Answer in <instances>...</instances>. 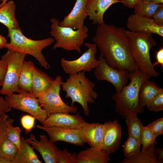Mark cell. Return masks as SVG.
I'll return each mask as SVG.
<instances>
[{
  "label": "cell",
  "instance_id": "41",
  "mask_svg": "<svg viewBox=\"0 0 163 163\" xmlns=\"http://www.w3.org/2000/svg\"><path fill=\"white\" fill-rule=\"evenodd\" d=\"M156 58L157 61L153 64V66L161 65L163 67V48L161 47L156 52Z\"/></svg>",
  "mask_w": 163,
  "mask_h": 163
},
{
  "label": "cell",
  "instance_id": "26",
  "mask_svg": "<svg viewBox=\"0 0 163 163\" xmlns=\"http://www.w3.org/2000/svg\"><path fill=\"white\" fill-rule=\"evenodd\" d=\"M155 146L151 145L143 151L125 157L120 163H158L154 152Z\"/></svg>",
  "mask_w": 163,
  "mask_h": 163
},
{
  "label": "cell",
  "instance_id": "44",
  "mask_svg": "<svg viewBox=\"0 0 163 163\" xmlns=\"http://www.w3.org/2000/svg\"><path fill=\"white\" fill-rule=\"evenodd\" d=\"M7 43V40L5 37L0 34V49L5 48Z\"/></svg>",
  "mask_w": 163,
  "mask_h": 163
},
{
  "label": "cell",
  "instance_id": "24",
  "mask_svg": "<svg viewBox=\"0 0 163 163\" xmlns=\"http://www.w3.org/2000/svg\"><path fill=\"white\" fill-rule=\"evenodd\" d=\"M163 91V89L160 88L156 82L148 80L142 84L139 91L138 104L142 107L146 105L159 93Z\"/></svg>",
  "mask_w": 163,
  "mask_h": 163
},
{
  "label": "cell",
  "instance_id": "33",
  "mask_svg": "<svg viewBox=\"0 0 163 163\" xmlns=\"http://www.w3.org/2000/svg\"><path fill=\"white\" fill-rule=\"evenodd\" d=\"M77 154L70 153L66 149L63 150L58 149L57 158L58 163H77Z\"/></svg>",
  "mask_w": 163,
  "mask_h": 163
},
{
  "label": "cell",
  "instance_id": "4",
  "mask_svg": "<svg viewBox=\"0 0 163 163\" xmlns=\"http://www.w3.org/2000/svg\"><path fill=\"white\" fill-rule=\"evenodd\" d=\"M8 37L10 38V42L6 44L5 48L11 51L31 55L41 66L46 69L50 67L42 51L53 43V38L50 37L40 40H33L25 36L20 28L8 29Z\"/></svg>",
  "mask_w": 163,
  "mask_h": 163
},
{
  "label": "cell",
  "instance_id": "20",
  "mask_svg": "<svg viewBox=\"0 0 163 163\" xmlns=\"http://www.w3.org/2000/svg\"><path fill=\"white\" fill-rule=\"evenodd\" d=\"M54 80L48 74L35 66L32 73V93L37 98L50 88Z\"/></svg>",
  "mask_w": 163,
  "mask_h": 163
},
{
  "label": "cell",
  "instance_id": "31",
  "mask_svg": "<svg viewBox=\"0 0 163 163\" xmlns=\"http://www.w3.org/2000/svg\"><path fill=\"white\" fill-rule=\"evenodd\" d=\"M141 141L136 138L129 136L127 140L122 145L123 151L125 157L140 152Z\"/></svg>",
  "mask_w": 163,
  "mask_h": 163
},
{
  "label": "cell",
  "instance_id": "36",
  "mask_svg": "<svg viewBox=\"0 0 163 163\" xmlns=\"http://www.w3.org/2000/svg\"><path fill=\"white\" fill-rule=\"evenodd\" d=\"M36 119L33 116L29 115L23 116L21 119V122L26 133L30 132L34 128Z\"/></svg>",
  "mask_w": 163,
  "mask_h": 163
},
{
  "label": "cell",
  "instance_id": "38",
  "mask_svg": "<svg viewBox=\"0 0 163 163\" xmlns=\"http://www.w3.org/2000/svg\"><path fill=\"white\" fill-rule=\"evenodd\" d=\"M8 68L7 63L2 59H0V87L3 85L5 78Z\"/></svg>",
  "mask_w": 163,
  "mask_h": 163
},
{
  "label": "cell",
  "instance_id": "22",
  "mask_svg": "<svg viewBox=\"0 0 163 163\" xmlns=\"http://www.w3.org/2000/svg\"><path fill=\"white\" fill-rule=\"evenodd\" d=\"M13 163H41L34 149L22 137H21L19 148L18 149Z\"/></svg>",
  "mask_w": 163,
  "mask_h": 163
},
{
  "label": "cell",
  "instance_id": "30",
  "mask_svg": "<svg viewBox=\"0 0 163 163\" xmlns=\"http://www.w3.org/2000/svg\"><path fill=\"white\" fill-rule=\"evenodd\" d=\"M14 121V120L11 118L7 120L5 125V128L9 139L18 149L21 142V133L22 131L19 126H13Z\"/></svg>",
  "mask_w": 163,
  "mask_h": 163
},
{
  "label": "cell",
  "instance_id": "5",
  "mask_svg": "<svg viewBox=\"0 0 163 163\" xmlns=\"http://www.w3.org/2000/svg\"><path fill=\"white\" fill-rule=\"evenodd\" d=\"M132 56L140 70L151 77H157L159 74L154 69L150 58V51L156 45L150 33L126 30Z\"/></svg>",
  "mask_w": 163,
  "mask_h": 163
},
{
  "label": "cell",
  "instance_id": "13",
  "mask_svg": "<svg viewBox=\"0 0 163 163\" xmlns=\"http://www.w3.org/2000/svg\"><path fill=\"white\" fill-rule=\"evenodd\" d=\"M37 127L46 132L50 137V140L53 143L62 141L79 146H83L85 143L81 136L80 129L45 127L39 125Z\"/></svg>",
  "mask_w": 163,
  "mask_h": 163
},
{
  "label": "cell",
  "instance_id": "15",
  "mask_svg": "<svg viewBox=\"0 0 163 163\" xmlns=\"http://www.w3.org/2000/svg\"><path fill=\"white\" fill-rule=\"evenodd\" d=\"M39 138L40 141H37L35 135L31 133L26 139L39 153L45 163H58L57 154L58 149L46 136L40 135Z\"/></svg>",
  "mask_w": 163,
  "mask_h": 163
},
{
  "label": "cell",
  "instance_id": "46",
  "mask_svg": "<svg viewBox=\"0 0 163 163\" xmlns=\"http://www.w3.org/2000/svg\"><path fill=\"white\" fill-rule=\"evenodd\" d=\"M0 163H11V162L6 159L0 156Z\"/></svg>",
  "mask_w": 163,
  "mask_h": 163
},
{
  "label": "cell",
  "instance_id": "19",
  "mask_svg": "<svg viewBox=\"0 0 163 163\" xmlns=\"http://www.w3.org/2000/svg\"><path fill=\"white\" fill-rule=\"evenodd\" d=\"M121 2L119 0H88L86 11L88 19L94 24L104 22V15L107 10L113 4Z\"/></svg>",
  "mask_w": 163,
  "mask_h": 163
},
{
  "label": "cell",
  "instance_id": "3",
  "mask_svg": "<svg viewBox=\"0 0 163 163\" xmlns=\"http://www.w3.org/2000/svg\"><path fill=\"white\" fill-rule=\"evenodd\" d=\"M84 71L69 74V77L62 85L66 92L65 98H70L71 105L75 102L81 105L85 115L88 116L90 110L88 103L92 104L97 94L94 89V83L86 76Z\"/></svg>",
  "mask_w": 163,
  "mask_h": 163
},
{
  "label": "cell",
  "instance_id": "27",
  "mask_svg": "<svg viewBox=\"0 0 163 163\" xmlns=\"http://www.w3.org/2000/svg\"><path fill=\"white\" fill-rule=\"evenodd\" d=\"M18 149L16 146L9 139L5 132L0 139V156L13 163Z\"/></svg>",
  "mask_w": 163,
  "mask_h": 163
},
{
  "label": "cell",
  "instance_id": "47",
  "mask_svg": "<svg viewBox=\"0 0 163 163\" xmlns=\"http://www.w3.org/2000/svg\"><path fill=\"white\" fill-rule=\"evenodd\" d=\"M8 0H0L1 3L0 4V7H1L4 4L8 2Z\"/></svg>",
  "mask_w": 163,
  "mask_h": 163
},
{
  "label": "cell",
  "instance_id": "18",
  "mask_svg": "<svg viewBox=\"0 0 163 163\" xmlns=\"http://www.w3.org/2000/svg\"><path fill=\"white\" fill-rule=\"evenodd\" d=\"M104 124L93 123L87 124L80 129L81 136L91 147L101 149L104 133Z\"/></svg>",
  "mask_w": 163,
  "mask_h": 163
},
{
  "label": "cell",
  "instance_id": "35",
  "mask_svg": "<svg viewBox=\"0 0 163 163\" xmlns=\"http://www.w3.org/2000/svg\"><path fill=\"white\" fill-rule=\"evenodd\" d=\"M146 126L156 137L161 135L163 133V118H158L149 123Z\"/></svg>",
  "mask_w": 163,
  "mask_h": 163
},
{
  "label": "cell",
  "instance_id": "42",
  "mask_svg": "<svg viewBox=\"0 0 163 163\" xmlns=\"http://www.w3.org/2000/svg\"><path fill=\"white\" fill-rule=\"evenodd\" d=\"M154 151L156 160L158 163H162L163 162V148H158L155 147Z\"/></svg>",
  "mask_w": 163,
  "mask_h": 163
},
{
  "label": "cell",
  "instance_id": "29",
  "mask_svg": "<svg viewBox=\"0 0 163 163\" xmlns=\"http://www.w3.org/2000/svg\"><path fill=\"white\" fill-rule=\"evenodd\" d=\"M125 119L129 136L133 137L141 141L142 131L144 126L137 117V114H131Z\"/></svg>",
  "mask_w": 163,
  "mask_h": 163
},
{
  "label": "cell",
  "instance_id": "45",
  "mask_svg": "<svg viewBox=\"0 0 163 163\" xmlns=\"http://www.w3.org/2000/svg\"><path fill=\"white\" fill-rule=\"evenodd\" d=\"M149 2L157 4H163V0H142Z\"/></svg>",
  "mask_w": 163,
  "mask_h": 163
},
{
  "label": "cell",
  "instance_id": "11",
  "mask_svg": "<svg viewBox=\"0 0 163 163\" xmlns=\"http://www.w3.org/2000/svg\"><path fill=\"white\" fill-rule=\"evenodd\" d=\"M99 63L95 68L94 75L97 80H105L112 84L116 92L126 85L129 79L130 72L120 70L109 66L100 53L98 59Z\"/></svg>",
  "mask_w": 163,
  "mask_h": 163
},
{
  "label": "cell",
  "instance_id": "6",
  "mask_svg": "<svg viewBox=\"0 0 163 163\" xmlns=\"http://www.w3.org/2000/svg\"><path fill=\"white\" fill-rule=\"evenodd\" d=\"M50 21L51 24L50 33L56 40L53 49L61 48L67 51L74 50L81 53V47L88 36L87 27L84 25L82 28L75 30L70 27L59 26V22L56 18H52Z\"/></svg>",
  "mask_w": 163,
  "mask_h": 163
},
{
  "label": "cell",
  "instance_id": "39",
  "mask_svg": "<svg viewBox=\"0 0 163 163\" xmlns=\"http://www.w3.org/2000/svg\"><path fill=\"white\" fill-rule=\"evenodd\" d=\"M11 108L3 97L0 96V117L10 112Z\"/></svg>",
  "mask_w": 163,
  "mask_h": 163
},
{
  "label": "cell",
  "instance_id": "2",
  "mask_svg": "<svg viewBox=\"0 0 163 163\" xmlns=\"http://www.w3.org/2000/svg\"><path fill=\"white\" fill-rule=\"evenodd\" d=\"M151 77L140 70L131 72L129 83L112 96L115 111L122 118L125 119L131 114L137 115L144 112V107L138 104L139 91L142 83Z\"/></svg>",
  "mask_w": 163,
  "mask_h": 163
},
{
  "label": "cell",
  "instance_id": "25",
  "mask_svg": "<svg viewBox=\"0 0 163 163\" xmlns=\"http://www.w3.org/2000/svg\"><path fill=\"white\" fill-rule=\"evenodd\" d=\"M32 61L24 60L20 74L18 82L19 93L32 92L33 71L35 67Z\"/></svg>",
  "mask_w": 163,
  "mask_h": 163
},
{
  "label": "cell",
  "instance_id": "14",
  "mask_svg": "<svg viewBox=\"0 0 163 163\" xmlns=\"http://www.w3.org/2000/svg\"><path fill=\"white\" fill-rule=\"evenodd\" d=\"M105 130L101 150L110 155L119 148L121 139V127L117 120L104 123Z\"/></svg>",
  "mask_w": 163,
  "mask_h": 163
},
{
  "label": "cell",
  "instance_id": "23",
  "mask_svg": "<svg viewBox=\"0 0 163 163\" xmlns=\"http://www.w3.org/2000/svg\"><path fill=\"white\" fill-rule=\"evenodd\" d=\"M16 6L12 0L8 1L0 7V23L8 29L20 28L15 16Z\"/></svg>",
  "mask_w": 163,
  "mask_h": 163
},
{
  "label": "cell",
  "instance_id": "43",
  "mask_svg": "<svg viewBox=\"0 0 163 163\" xmlns=\"http://www.w3.org/2000/svg\"><path fill=\"white\" fill-rule=\"evenodd\" d=\"M138 0H121V3L127 8H133L135 4Z\"/></svg>",
  "mask_w": 163,
  "mask_h": 163
},
{
  "label": "cell",
  "instance_id": "16",
  "mask_svg": "<svg viewBox=\"0 0 163 163\" xmlns=\"http://www.w3.org/2000/svg\"><path fill=\"white\" fill-rule=\"evenodd\" d=\"M127 27L131 31L150 33L163 37V26L156 24L152 18L134 14L128 18Z\"/></svg>",
  "mask_w": 163,
  "mask_h": 163
},
{
  "label": "cell",
  "instance_id": "34",
  "mask_svg": "<svg viewBox=\"0 0 163 163\" xmlns=\"http://www.w3.org/2000/svg\"><path fill=\"white\" fill-rule=\"evenodd\" d=\"M150 111L158 112L163 110V91L159 93L146 105Z\"/></svg>",
  "mask_w": 163,
  "mask_h": 163
},
{
  "label": "cell",
  "instance_id": "9",
  "mask_svg": "<svg viewBox=\"0 0 163 163\" xmlns=\"http://www.w3.org/2000/svg\"><path fill=\"white\" fill-rule=\"evenodd\" d=\"M5 99L11 108L26 112L42 124L47 113L40 106L37 97L32 92H24L6 95Z\"/></svg>",
  "mask_w": 163,
  "mask_h": 163
},
{
  "label": "cell",
  "instance_id": "37",
  "mask_svg": "<svg viewBox=\"0 0 163 163\" xmlns=\"http://www.w3.org/2000/svg\"><path fill=\"white\" fill-rule=\"evenodd\" d=\"M152 18L156 24L163 26V4L157 8Z\"/></svg>",
  "mask_w": 163,
  "mask_h": 163
},
{
  "label": "cell",
  "instance_id": "12",
  "mask_svg": "<svg viewBox=\"0 0 163 163\" xmlns=\"http://www.w3.org/2000/svg\"><path fill=\"white\" fill-rule=\"evenodd\" d=\"M87 123L79 112L73 115L57 112L48 114L42 124L45 127L76 129L82 128Z\"/></svg>",
  "mask_w": 163,
  "mask_h": 163
},
{
  "label": "cell",
  "instance_id": "17",
  "mask_svg": "<svg viewBox=\"0 0 163 163\" xmlns=\"http://www.w3.org/2000/svg\"><path fill=\"white\" fill-rule=\"evenodd\" d=\"M88 0H76L71 12L59 23V26L74 30L82 28L87 17L86 5Z\"/></svg>",
  "mask_w": 163,
  "mask_h": 163
},
{
  "label": "cell",
  "instance_id": "8",
  "mask_svg": "<svg viewBox=\"0 0 163 163\" xmlns=\"http://www.w3.org/2000/svg\"><path fill=\"white\" fill-rule=\"evenodd\" d=\"M26 55L8 50L2 56V59L7 63L8 68L3 85L0 90V94L6 95L14 92L19 93L18 80Z\"/></svg>",
  "mask_w": 163,
  "mask_h": 163
},
{
  "label": "cell",
  "instance_id": "7",
  "mask_svg": "<svg viewBox=\"0 0 163 163\" xmlns=\"http://www.w3.org/2000/svg\"><path fill=\"white\" fill-rule=\"evenodd\" d=\"M63 83L61 76H57L50 88L37 97L40 106L47 114L57 112L77 113V107L73 105H68L61 98L60 92Z\"/></svg>",
  "mask_w": 163,
  "mask_h": 163
},
{
  "label": "cell",
  "instance_id": "10",
  "mask_svg": "<svg viewBox=\"0 0 163 163\" xmlns=\"http://www.w3.org/2000/svg\"><path fill=\"white\" fill-rule=\"evenodd\" d=\"M88 49L78 58L68 60L63 58L61 64L64 72L67 74H73L82 71L89 72L95 68L99 63L95 54L97 46L94 43H85Z\"/></svg>",
  "mask_w": 163,
  "mask_h": 163
},
{
  "label": "cell",
  "instance_id": "1",
  "mask_svg": "<svg viewBox=\"0 0 163 163\" xmlns=\"http://www.w3.org/2000/svg\"><path fill=\"white\" fill-rule=\"evenodd\" d=\"M126 30L104 22L97 25L92 40L109 66L130 72L138 71L140 69L132 56Z\"/></svg>",
  "mask_w": 163,
  "mask_h": 163
},
{
  "label": "cell",
  "instance_id": "40",
  "mask_svg": "<svg viewBox=\"0 0 163 163\" xmlns=\"http://www.w3.org/2000/svg\"><path fill=\"white\" fill-rule=\"evenodd\" d=\"M8 116L4 114L0 117V139L5 133V125Z\"/></svg>",
  "mask_w": 163,
  "mask_h": 163
},
{
  "label": "cell",
  "instance_id": "32",
  "mask_svg": "<svg viewBox=\"0 0 163 163\" xmlns=\"http://www.w3.org/2000/svg\"><path fill=\"white\" fill-rule=\"evenodd\" d=\"M154 133L146 126H143L141 135L142 144V151L144 150L151 145H156V138Z\"/></svg>",
  "mask_w": 163,
  "mask_h": 163
},
{
  "label": "cell",
  "instance_id": "21",
  "mask_svg": "<svg viewBox=\"0 0 163 163\" xmlns=\"http://www.w3.org/2000/svg\"><path fill=\"white\" fill-rule=\"evenodd\" d=\"M110 155L101 149L91 147L77 154V163H107L110 160Z\"/></svg>",
  "mask_w": 163,
  "mask_h": 163
},
{
  "label": "cell",
  "instance_id": "28",
  "mask_svg": "<svg viewBox=\"0 0 163 163\" xmlns=\"http://www.w3.org/2000/svg\"><path fill=\"white\" fill-rule=\"evenodd\" d=\"M161 4L138 0L133 7L134 14L152 18L156 9Z\"/></svg>",
  "mask_w": 163,
  "mask_h": 163
}]
</instances>
